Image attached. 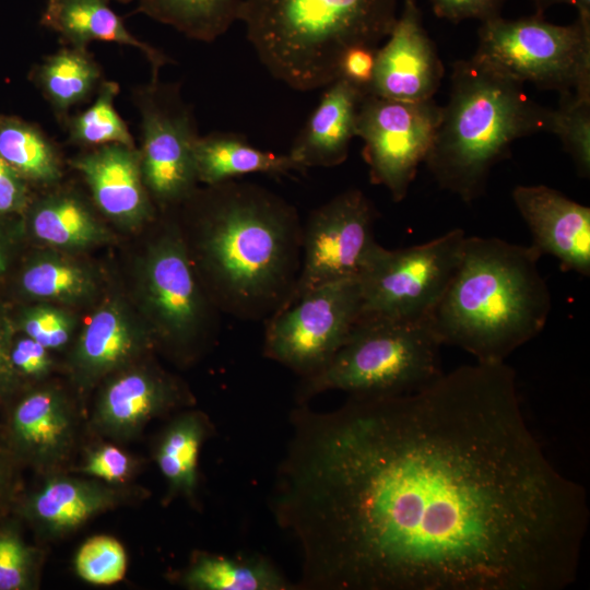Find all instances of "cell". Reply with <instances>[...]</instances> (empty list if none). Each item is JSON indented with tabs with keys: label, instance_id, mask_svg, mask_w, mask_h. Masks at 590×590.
Returning a JSON list of instances; mask_svg holds the SVG:
<instances>
[{
	"label": "cell",
	"instance_id": "obj_36",
	"mask_svg": "<svg viewBox=\"0 0 590 590\" xmlns=\"http://www.w3.org/2000/svg\"><path fill=\"white\" fill-rule=\"evenodd\" d=\"M28 551L12 535L0 536V590H16L25 586Z\"/></svg>",
	"mask_w": 590,
	"mask_h": 590
},
{
	"label": "cell",
	"instance_id": "obj_12",
	"mask_svg": "<svg viewBox=\"0 0 590 590\" xmlns=\"http://www.w3.org/2000/svg\"><path fill=\"white\" fill-rule=\"evenodd\" d=\"M145 187L163 203L188 199L198 181L193 150L199 138L190 110L173 87L152 86L141 104Z\"/></svg>",
	"mask_w": 590,
	"mask_h": 590
},
{
	"label": "cell",
	"instance_id": "obj_25",
	"mask_svg": "<svg viewBox=\"0 0 590 590\" xmlns=\"http://www.w3.org/2000/svg\"><path fill=\"white\" fill-rule=\"evenodd\" d=\"M135 334L115 306L98 309L80 335L74 361L83 375L102 376L127 362L135 352Z\"/></svg>",
	"mask_w": 590,
	"mask_h": 590
},
{
	"label": "cell",
	"instance_id": "obj_9",
	"mask_svg": "<svg viewBox=\"0 0 590 590\" xmlns=\"http://www.w3.org/2000/svg\"><path fill=\"white\" fill-rule=\"evenodd\" d=\"M361 312L358 279L319 286L264 321L263 355L302 378L312 376L331 362Z\"/></svg>",
	"mask_w": 590,
	"mask_h": 590
},
{
	"label": "cell",
	"instance_id": "obj_16",
	"mask_svg": "<svg viewBox=\"0 0 590 590\" xmlns=\"http://www.w3.org/2000/svg\"><path fill=\"white\" fill-rule=\"evenodd\" d=\"M97 206L122 223H139L151 206L142 177L140 154L133 146L106 144L73 161Z\"/></svg>",
	"mask_w": 590,
	"mask_h": 590
},
{
	"label": "cell",
	"instance_id": "obj_13",
	"mask_svg": "<svg viewBox=\"0 0 590 590\" xmlns=\"http://www.w3.org/2000/svg\"><path fill=\"white\" fill-rule=\"evenodd\" d=\"M145 288L151 311L169 342L187 346L199 338L208 303L177 232L167 233L152 247L145 266Z\"/></svg>",
	"mask_w": 590,
	"mask_h": 590
},
{
	"label": "cell",
	"instance_id": "obj_10",
	"mask_svg": "<svg viewBox=\"0 0 590 590\" xmlns=\"http://www.w3.org/2000/svg\"><path fill=\"white\" fill-rule=\"evenodd\" d=\"M434 98L398 101L367 94L356 121V137L370 182L384 186L394 202L402 201L418 166L424 163L441 117Z\"/></svg>",
	"mask_w": 590,
	"mask_h": 590
},
{
	"label": "cell",
	"instance_id": "obj_2",
	"mask_svg": "<svg viewBox=\"0 0 590 590\" xmlns=\"http://www.w3.org/2000/svg\"><path fill=\"white\" fill-rule=\"evenodd\" d=\"M193 269L214 305L244 321H267L291 297L300 270L296 208L257 184L227 180L202 194Z\"/></svg>",
	"mask_w": 590,
	"mask_h": 590
},
{
	"label": "cell",
	"instance_id": "obj_22",
	"mask_svg": "<svg viewBox=\"0 0 590 590\" xmlns=\"http://www.w3.org/2000/svg\"><path fill=\"white\" fill-rule=\"evenodd\" d=\"M181 582L197 590L296 589L271 560L260 555L200 554L182 575Z\"/></svg>",
	"mask_w": 590,
	"mask_h": 590
},
{
	"label": "cell",
	"instance_id": "obj_42",
	"mask_svg": "<svg viewBox=\"0 0 590 590\" xmlns=\"http://www.w3.org/2000/svg\"><path fill=\"white\" fill-rule=\"evenodd\" d=\"M535 13L544 14L545 11L557 4L574 7L578 16L590 20V0H532Z\"/></svg>",
	"mask_w": 590,
	"mask_h": 590
},
{
	"label": "cell",
	"instance_id": "obj_39",
	"mask_svg": "<svg viewBox=\"0 0 590 590\" xmlns=\"http://www.w3.org/2000/svg\"><path fill=\"white\" fill-rule=\"evenodd\" d=\"M47 350L27 335L17 340L11 346V361L15 370L36 377L46 374L51 366Z\"/></svg>",
	"mask_w": 590,
	"mask_h": 590
},
{
	"label": "cell",
	"instance_id": "obj_15",
	"mask_svg": "<svg viewBox=\"0 0 590 590\" xmlns=\"http://www.w3.org/2000/svg\"><path fill=\"white\" fill-rule=\"evenodd\" d=\"M514 203L532 236L531 246L551 255L563 271L590 275V208L544 186H516Z\"/></svg>",
	"mask_w": 590,
	"mask_h": 590
},
{
	"label": "cell",
	"instance_id": "obj_3",
	"mask_svg": "<svg viewBox=\"0 0 590 590\" xmlns=\"http://www.w3.org/2000/svg\"><path fill=\"white\" fill-rule=\"evenodd\" d=\"M541 253L496 237L467 236L457 270L428 321L442 345L503 363L545 327L552 295Z\"/></svg>",
	"mask_w": 590,
	"mask_h": 590
},
{
	"label": "cell",
	"instance_id": "obj_5",
	"mask_svg": "<svg viewBox=\"0 0 590 590\" xmlns=\"http://www.w3.org/2000/svg\"><path fill=\"white\" fill-rule=\"evenodd\" d=\"M399 0H243L248 42L272 76L309 92L338 79L351 47H379L398 16Z\"/></svg>",
	"mask_w": 590,
	"mask_h": 590
},
{
	"label": "cell",
	"instance_id": "obj_44",
	"mask_svg": "<svg viewBox=\"0 0 590 590\" xmlns=\"http://www.w3.org/2000/svg\"><path fill=\"white\" fill-rule=\"evenodd\" d=\"M116 1H119L121 3H127V2H130L131 0H116Z\"/></svg>",
	"mask_w": 590,
	"mask_h": 590
},
{
	"label": "cell",
	"instance_id": "obj_8",
	"mask_svg": "<svg viewBox=\"0 0 590 590\" xmlns=\"http://www.w3.org/2000/svg\"><path fill=\"white\" fill-rule=\"evenodd\" d=\"M463 229L401 249L381 245L358 276L361 315L428 320L459 264Z\"/></svg>",
	"mask_w": 590,
	"mask_h": 590
},
{
	"label": "cell",
	"instance_id": "obj_23",
	"mask_svg": "<svg viewBox=\"0 0 590 590\" xmlns=\"http://www.w3.org/2000/svg\"><path fill=\"white\" fill-rule=\"evenodd\" d=\"M116 498L110 488L97 483L54 479L35 495L32 510L49 531L64 532L107 509Z\"/></svg>",
	"mask_w": 590,
	"mask_h": 590
},
{
	"label": "cell",
	"instance_id": "obj_33",
	"mask_svg": "<svg viewBox=\"0 0 590 590\" xmlns=\"http://www.w3.org/2000/svg\"><path fill=\"white\" fill-rule=\"evenodd\" d=\"M74 566L76 574L90 583L113 585L123 578L127 556L119 541L108 535H96L80 547Z\"/></svg>",
	"mask_w": 590,
	"mask_h": 590
},
{
	"label": "cell",
	"instance_id": "obj_21",
	"mask_svg": "<svg viewBox=\"0 0 590 590\" xmlns=\"http://www.w3.org/2000/svg\"><path fill=\"white\" fill-rule=\"evenodd\" d=\"M13 433L22 448L35 459L59 458L68 448L72 434L66 402L50 390L31 393L15 409Z\"/></svg>",
	"mask_w": 590,
	"mask_h": 590
},
{
	"label": "cell",
	"instance_id": "obj_18",
	"mask_svg": "<svg viewBox=\"0 0 590 590\" xmlns=\"http://www.w3.org/2000/svg\"><path fill=\"white\" fill-rule=\"evenodd\" d=\"M180 401V389L165 376L148 370L130 371L106 387L94 420L102 432L128 438Z\"/></svg>",
	"mask_w": 590,
	"mask_h": 590
},
{
	"label": "cell",
	"instance_id": "obj_1",
	"mask_svg": "<svg viewBox=\"0 0 590 590\" xmlns=\"http://www.w3.org/2000/svg\"><path fill=\"white\" fill-rule=\"evenodd\" d=\"M271 509L304 590H563L586 489L529 427L515 370L462 365L394 397L291 413Z\"/></svg>",
	"mask_w": 590,
	"mask_h": 590
},
{
	"label": "cell",
	"instance_id": "obj_24",
	"mask_svg": "<svg viewBox=\"0 0 590 590\" xmlns=\"http://www.w3.org/2000/svg\"><path fill=\"white\" fill-rule=\"evenodd\" d=\"M209 430V422L201 413L189 412L176 417L163 432L156 462L168 483L169 494L194 497L199 453Z\"/></svg>",
	"mask_w": 590,
	"mask_h": 590
},
{
	"label": "cell",
	"instance_id": "obj_30",
	"mask_svg": "<svg viewBox=\"0 0 590 590\" xmlns=\"http://www.w3.org/2000/svg\"><path fill=\"white\" fill-rule=\"evenodd\" d=\"M118 91V84L115 82L102 84L92 106L70 122V137L74 142L95 146L106 144L133 146L128 127L114 106Z\"/></svg>",
	"mask_w": 590,
	"mask_h": 590
},
{
	"label": "cell",
	"instance_id": "obj_43",
	"mask_svg": "<svg viewBox=\"0 0 590 590\" xmlns=\"http://www.w3.org/2000/svg\"><path fill=\"white\" fill-rule=\"evenodd\" d=\"M8 267V257L3 244L0 240V273L4 272Z\"/></svg>",
	"mask_w": 590,
	"mask_h": 590
},
{
	"label": "cell",
	"instance_id": "obj_11",
	"mask_svg": "<svg viewBox=\"0 0 590 590\" xmlns=\"http://www.w3.org/2000/svg\"><path fill=\"white\" fill-rule=\"evenodd\" d=\"M377 216L359 189L345 190L312 210L303 225L299 275L283 308L324 284L358 279L380 246Z\"/></svg>",
	"mask_w": 590,
	"mask_h": 590
},
{
	"label": "cell",
	"instance_id": "obj_6",
	"mask_svg": "<svg viewBox=\"0 0 590 590\" xmlns=\"http://www.w3.org/2000/svg\"><path fill=\"white\" fill-rule=\"evenodd\" d=\"M441 345L428 320L361 315L331 362L319 373L302 378L297 404L329 390L349 397L418 391L444 374Z\"/></svg>",
	"mask_w": 590,
	"mask_h": 590
},
{
	"label": "cell",
	"instance_id": "obj_19",
	"mask_svg": "<svg viewBox=\"0 0 590 590\" xmlns=\"http://www.w3.org/2000/svg\"><path fill=\"white\" fill-rule=\"evenodd\" d=\"M42 23L58 32L72 47L84 49L88 43L98 40L138 48L152 63L155 76L166 61L156 49L128 31L107 0H48Z\"/></svg>",
	"mask_w": 590,
	"mask_h": 590
},
{
	"label": "cell",
	"instance_id": "obj_34",
	"mask_svg": "<svg viewBox=\"0 0 590 590\" xmlns=\"http://www.w3.org/2000/svg\"><path fill=\"white\" fill-rule=\"evenodd\" d=\"M22 330L46 349H59L68 343L71 322L60 310L50 307H36L24 314Z\"/></svg>",
	"mask_w": 590,
	"mask_h": 590
},
{
	"label": "cell",
	"instance_id": "obj_28",
	"mask_svg": "<svg viewBox=\"0 0 590 590\" xmlns=\"http://www.w3.org/2000/svg\"><path fill=\"white\" fill-rule=\"evenodd\" d=\"M36 82L57 111L85 99L99 81V69L84 49L73 47L49 56L37 69Z\"/></svg>",
	"mask_w": 590,
	"mask_h": 590
},
{
	"label": "cell",
	"instance_id": "obj_41",
	"mask_svg": "<svg viewBox=\"0 0 590 590\" xmlns=\"http://www.w3.org/2000/svg\"><path fill=\"white\" fill-rule=\"evenodd\" d=\"M15 368L11 361V346L7 331L0 327V390L10 387L15 377Z\"/></svg>",
	"mask_w": 590,
	"mask_h": 590
},
{
	"label": "cell",
	"instance_id": "obj_14",
	"mask_svg": "<svg viewBox=\"0 0 590 590\" xmlns=\"http://www.w3.org/2000/svg\"><path fill=\"white\" fill-rule=\"evenodd\" d=\"M386 39L377 50L369 94L398 101L434 98L445 71L416 0H403Z\"/></svg>",
	"mask_w": 590,
	"mask_h": 590
},
{
	"label": "cell",
	"instance_id": "obj_17",
	"mask_svg": "<svg viewBox=\"0 0 590 590\" xmlns=\"http://www.w3.org/2000/svg\"><path fill=\"white\" fill-rule=\"evenodd\" d=\"M326 87L288 152L304 170L341 165L356 137L358 109L365 94L340 78Z\"/></svg>",
	"mask_w": 590,
	"mask_h": 590
},
{
	"label": "cell",
	"instance_id": "obj_37",
	"mask_svg": "<svg viewBox=\"0 0 590 590\" xmlns=\"http://www.w3.org/2000/svg\"><path fill=\"white\" fill-rule=\"evenodd\" d=\"M436 16L458 23L475 19L481 23L500 15L507 0H428Z\"/></svg>",
	"mask_w": 590,
	"mask_h": 590
},
{
	"label": "cell",
	"instance_id": "obj_26",
	"mask_svg": "<svg viewBox=\"0 0 590 590\" xmlns=\"http://www.w3.org/2000/svg\"><path fill=\"white\" fill-rule=\"evenodd\" d=\"M243 0H139V11L189 38L205 43L238 21Z\"/></svg>",
	"mask_w": 590,
	"mask_h": 590
},
{
	"label": "cell",
	"instance_id": "obj_20",
	"mask_svg": "<svg viewBox=\"0 0 590 590\" xmlns=\"http://www.w3.org/2000/svg\"><path fill=\"white\" fill-rule=\"evenodd\" d=\"M198 181L208 186L249 174L286 175L305 172L287 154L262 151L235 132H214L199 137L193 150Z\"/></svg>",
	"mask_w": 590,
	"mask_h": 590
},
{
	"label": "cell",
	"instance_id": "obj_27",
	"mask_svg": "<svg viewBox=\"0 0 590 590\" xmlns=\"http://www.w3.org/2000/svg\"><path fill=\"white\" fill-rule=\"evenodd\" d=\"M32 231L40 240L59 247H85L101 240V225L76 198L68 194L38 202L31 215Z\"/></svg>",
	"mask_w": 590,
	"mask_h": 590
},
{
	"label": "cell",
	"instance_id": "obj_4",
	"mask_svg": "<svg viewBox=\"0 0 590 590\" xmlns=\"http://www.w3.org/2000/svg\"><path fill=\"white\" fill-rule=\"evenodd\" d=\"M450 83L424 164L440 188L472 202L514 141L548 132L552 109L531 99L523 84L472 57L453 63Z\"/></svg>",
	"mask_w": 590,
	"mask_h": 590
},
{
	"label": "cell",
	"instance_id": "obj_32",
	"mask_svg": "<svg viewBox=\"0 0 590 590\" xmlns=\"http://www.w3.org/2000/svg\"><path fill=\"white\" fill-rule=\"evenodd\" d=\"M23 290L33 297L75 299L91 287L87 274L70 262L43 259L28 266L22 274Z\"/></svg>",
	"mask_w": 590,
	"mask_h": 590
},
{
	"label": "cell",
	"instance_id": "obj_29",
	"mask_svg": "<svg viewBox=\"0 0 590 590\" xmlns=\"http://www.w3.org/2000/svg\"><path fill=\"white\" fill-rule=\"evenodd\" d=\"M0 156L22 178L54 182L60 177L57 153L36 127L12 117H0Z\"/></svg>",
	"mask_w": 590,
	"mask_h": 590
},
{
	"label": "cell",
	"instance_id": "obj_7",
	"mask_svg": "<svg viewBox=\"0 0 590 590\" xmlns=\"http://www.w3.org/2000/svg\"><path fill=\"white\" fill-rule=\"evenodd\" d=\"M472 58L521 84L530 82L559 95H590V20L577 15L557 25L535 13L502 15L481 23Z\"/></svg>",
	"mask_w": 590,
	"mask_h": 590
},
{
	"label": "cell",
	"instance_id": "obj_40",
	"mask_svg": "<svg viewBox=\"0 0 590 590\" xmlns=\"http://www.w3.org/2000/svg\"><path fill=\"white\" fill-rule=\"evenodd\" d=\"M26 201L22 177L0 156V214L17 212Z\"/></svg>",
	"mask_w": 590,
	"mask_h": 590
},
{
	"label": "cell",
	"instance_id": "obj_35",
	"mask_svg": "<svg viewBox=\"0 0 590 590\" xmlns=\"http://www.w3.org/2000/svg\"><path fill=\"white\" fill-rule=\"evenodd\" d=\"M378 48L367 45L349 48L340 59L338 78L351 83L365 95L369 94Z\"/></svg>",
	"mask_w": 590,
	"mask_h": 590
},
{
	"label": "cell",
	"instance_id": "obj_31",
	"mask_svg": "<svg viewBox=\"0 0 590 590\" xmlns=\"http://www.w3.org/2000/svg\"><path fill=\"white\" fill-rule=\"evenodd\" d=\"M558 107L552 109L548 132L555 134L571 157L578 174L590 175V95H559Z\"/></svg>",
	"mask_w": 590,
	"mask_h": 590
},
{
	"label": "cell",
	"instance_id": "obj_38",
	"mask_svg": "<svg viewBox=\"0 0 590 590\" xmlns=\"http://www.w3.org/2000/svg\"><path fill=\"white\" fill-rule=\"evenodd\" d=\"M131 460L119 448L105 445L90 453L83 472L107 482L125 480L131 471Z\"/></svg>",
	"mask_w": 590,
	"mask_h": 590
}]
</instances>
